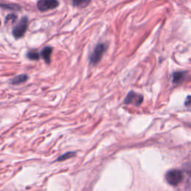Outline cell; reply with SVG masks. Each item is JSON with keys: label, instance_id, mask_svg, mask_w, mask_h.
<instances>
[{"label": "cell", "instance_id": "obj_4", "mask_svg": "<svg viewBox=\"0 0 191 191\" xmlns=\"http://www.w3.org/2000/svg\"><path fill=\"white\" fill-rule=\"evenodd\" d=\"M59 5L58 0H39L37 3V7L40 11L52 10L57 8Z\"/></svg>", "mask_w": 191, "mask_h": 191}, {"label": "cell", "instance_id": "obj_10", "mask_svg": "<svg viewBox=\"0 0 191 191\" xmlns=\"http://www.w3.org/2000/svg\"><path fill=\"white\" fill-rule=\"evenodd\" d=\"M27 58L30 60H33V61H38L40 58V54L38 52H35V51H29L26 54Z\"/></svg>", "mask_w": 191, "mask_h": 191}, {"label": "cell", "instance_id": "obj_3", "mask_svg": "<svg viewBox=\"0 0 191 191\" xmlns=\"http://www.w3.org/2000/svg\"><path fill=\"white\" fill-rule=\"evenodd\" d=\"M182 177L183 176L181 171L178 169H172L167 172L166 175V179L169 185L176 186L181 181Z\"/></svg>", "mask_w": 191, "mask_h": 191}, {"label": "cell", "instance_id": "obj_5", "mask_svg": "<svg viewBox=\"0 0 191 191\" xmlns=\"http://www.w3.org/2000/svg\"><path fill=\"white\" fill-rule=\"evenodd\" d=\"M143 101V96L141 94L135 93V92L131 91L125 97V104H134L136 105H140Z\"/></svg>", "mask_w": 191, "mask_h": 191}, {"label": "cell", "instance_id": "obj_1", "mask_svg": "<svg viewBox=\"0 0 191 191\" xmlns=\"http://www.w3.org/2000/svg\"><path fill=\"white\" fill-rule=\"evenodd\" d=\"M106 49H107V45L105 43L97 44L90 56V62L91 64L96 65L100 62Z\"/></svg>", "mask_w": 191, "mask_h": 191}, {"label": "cell", "instance_id": "obj_8", "mask_svg": "<svg viewBox=\"0 0 191 191\" xmlns=\"http://www.w3.org/2000/svg\"><path fill=\"white\" fill-rule=\"evenodd\" d=\"M185 74H186V72H174V73H173V82L176 83V84H178V83L181 82V81L184 80V79H185Z\"/></svg>", "mask_w": 191, "mask_h": 191}, {"label": "cell", "instance_id": "obj_11", "mask_svg": "<svg viewBox=\"0 0 191 191\" xmlns=\"http://www.w3.org/2000/svg\"><path fill=\"white\" fill-rule=\"evenodd\" d=\"M75 153L73 152H67L65 154H63V155H61V157H59V158H58V161H63L64 160H67V159L68 158H72V157L75 156Z\"/></svg>", "mask_w": 191, "mask_h": 191}, {"label": "cell", "instance_id": "obj_7", "mask_svg": "<svg viewBox=\"0 0 191 191\" xmlns=\"http://www.w3.org/2000/svg\"><path fill=\"white\" fill-rule=\"evenodd\" d=\"M29 79V76L26 74H22V75H19L15 76L14 78L10 80V83L12 84H21V83H24L26 82V81Z\"/></svg>", "mask_w": 191, "mask_h": 191}, {"label": "cell", "instance_id": "obj_6", "mask_svg": "<svg viewBox=\"0 0 191 191\" xmlns=\"http://www.w3.org/2000/svg\"><path fill=\"white\" fill-rule=\"evenodd\" d=\"M52 53V48L50 47H46L42 49L40 55L43 58L47 63H49L51 61V55Z\"/></svg>", "mask_w": 191, "mask_h": 191}, {"label": "cell", "instance_id": "obj_2", "mask_svg": "<svg viewBox=\"0 0 191 191\" xmlns=\"http://www.w3.org/2000/svg\"><path fill=\"white\" fill-rule=\"evenodd\" d=\"M28 26H29V19L28 17H23L20 19V21L14 27L13 30H12V34H13L14 37L16 39H19L22 38L28 29Z\"/></svg>", "mask_w": 191, "mask_h": 191}, {"label": "cell", "instance_id": "obj_13", "mask_svg": "<svg viewBox=\"0 0 191 191\" xmlns=\"http://www.w3.org/2000/svg\"><path fill=\"white\" fill-rule=\"evenodd\" d=\"M0 26H1V20H0Z\"/></svg>", "mask_w": 191, "mask_h": 191}, {"label": "cell", "instance_id": "obj_12", "mask_svg": "<svg viewBox=\"0 0 191 191\" xmlns=\"http://www.w3.org/2000/svg\"><path fill=\"white\" fill-rule=\"evenodd\" d=\"M185 105L187 106V107L191 108V96H189L187 97L186 100L185 102Z\"/></svg>", "mask_w": 191, "mask_h": 191}, {"label": "cell", "instance_id": "obj_9", "mask_svg": "<svg viewBox=\"0 0 191 191\" xmlns=\"http://www.w3.org/2000/svg\"><path fill=\"white\" fill-rule=\"evenodd\" d=\"M73 5L79 7H85L91 2V0H72Z\"/></svg>", "mask_w": 191, "mask_h": 191}]
</instances>
